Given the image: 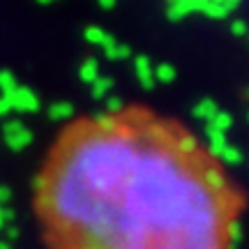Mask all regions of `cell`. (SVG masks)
<instances>
[{
    "label": "cell",
    "mask_w": 249,
    "mask_h": 249,
    "mask_svg": "<svg viewBox=\"0 0 249 249\" xmlns=\"http://www.w3.org/2000/svg\"><path fill=\"white\" fill-rule=\"evenodd\" d=\"M2 134H5V143L17 152L33 143V132L21 120H7L5 127H2Z\"/></svg>",
    "instance_id": "1"
},
{
    "label": "cell",
    "mask_w": 249,
    "mask_h": 249,
    "mask_svg": "<svg viewBox=\"0 0 249 249\" xmlns=\"http://www.w3.org/2000/svg\"><path fill=\"white\" fill-rule=\"evenodd\" d=\"M2 97L9 102V107L21 111V113H33V111L39 108V97L26 86H17L9 95H2Z\"/></svg>",
    "instance_id": "2"
},
{
    "label": "cell",
    "mask_w": 249,
    "mask_h": 249,
    "mask_svg": "<svg viewBox=\"0 0 249 249\" xmlns=\"http://www.w3.org/2000/svg\"><path fill=\"white\" fill-rule=\"evenodd\" d=\"M173 152H178L182 160H192L198 152V141L194 134L189 132H176L173 134Z\"/></svg>",
    "instance_id": "3"
},
{
    "label": "cell",
    "mask_w": 249,
    "mask_h": 249,
    "mask_svg": "<svg viewBox=\"0 0 249 249\" xmlns=\"http://www.w3.org/2000/svg\"><path fill=\"white\" fill-rule=\"evenodd\" d=\"M205 2H208V0H182V2L169 5V9H166V17H169L171 21H182L185 17L194 14V12L203 14Z\"/></svg>",
    "instance_id": "4"
},
{
    "label": "cell",
    "mask_w": 249,
    "mask_h": 249,
    "mask_svg": "<svg viewBox=\"0 0 249 249\" xmlns=\"http://www.w3.org/2000/svg\"><path fill=\"white\" fill-rule=\"evenodd\" d=\"M201 180L208 187V192H213L214 196H226V178H224V173L217 166H203Z\"/></svg>",
    "instance_id": "5"
},
{
    "label": "cell",
    "mask_w": 249,
    "mask_h": 249,
    "mask_svg": "<svg viewBox=\"0 0 249 249\" xmlns=\"http://www.w3.org/2000/svg\"><path fill=\"white\" fill-rule=\"evenodd\" d=\"M134 70H136V76H139V83H141L143 90H152L155 88V67L148 55H136L134 58Z\"/></svg>",
    "instance_id": "6"
},
{
    "label": "cell",
    "mask_w": 249,
    "mask_h": 249,
    "mask_svg": "<svg viewBox=\"0 0 249 249\" xmlns=\"http://www.w3.org/2000/svg\"><path fill=\"white\" fill-rule=\"evenodd\" d=\"M92 120H95V132L107 134V136H111V134H116L123 129V118H118V116L99 113V116H95Z\"/></svg>",
    "instance_id": "7"
},
{
    "label": "cell",
    "mask_w": 249,
    "mask_h": 249,
    "mask_svg": "<svg viewBox=\"0 0 249 249\" xmlns=\"http://www.w3.org/2000/svg\"><path fill=\"white\" fill-rule=\"evenodd\" d=\"M222 238H224V242L229 245V249L238 247V245L242 242V224L238 222L235 217H231V219H226V222H224Z\"/></svg>",
    "instance_id": "8"
},
{
    "label": "cell",
    "mask_w": 249,
    "mask_h": 249,
    "mask_svg": "<svg viewBox=\"0 0 249 249\" xmlns=\"http://www.w3.org/2000/svg\"><path fill=\"white\" fill-rule=\"evenodd\" d=\"M86 39H88L92 46H99V49H108V46L116 42L107 30H102L99 26H88L86 28Z\"/></svg>",
    "instance_id": "9"
},
{
    "label": "cell",
    "mask_w": 249,
    "mask_h": 249,
    "mask_svg": "<svg viewBox=\"0 0 249 249\" xmlns=\"http://www.w3.org/2000/svg\"><path fill=\"white\" fill-rule=\"evenodd\" d=\"M219 108H217V104H214V99H201V102H196L194 111H192V116L196 118V120H205V123H210L213 120V116L217 113Z\"/></svg>",
    "instance_id": "10"
},
{
    "label": "cell",
    "mask_w": 249,
    "mask_h": 249,
    "mask_svg": "<svg viewBox=\"0 0 249 249\" xmlns=\"http://www.w3.org/2000/svg\"><path fill=\"white\" fill-rule=\"evenodd\" d=\"M79 79L83 81V83H88V86H92V83L99 79V62L95 60V58L83 60V65L79 67Z\"/></svg>",
    "instance_id": "11"
},
{
    "label": "cell",
    "mask_w": 249,
    "mask_h": 249,
    "mask_svg": "<svg viewBox=\"0 0 249 249\" xmlns=\"http://www.w3.org/2000/svg\"><path fill=\"white\" fill-rule=\"evenodd\" d=\"M113 83H116V81L111 79V76H99V79L90 86L92 97L95 99H107L108 95H111V90H113Z\"/></svg>",
    "instance_id": "12"
},
{
    "label": "cell",
    "mask_w": 249,
    "mask_h": 249,
    "mask_svg": "<svg viewBox=\"0 0 249 249\" xmlns=\"http://www.w3.org/2000/svg\"><path fill=\"white\" fill-rule=\"evenodd\" d=\"M155 83H173L176 81V76H178V71H176V67L171 65V62H161V65H157L155 67Z\"/></svg>",
    "instance_id": "13"
},
{
    "label": "cell",
    "mask_w": 249,
    "mask_h": 249,
    "mask_svg": "<svg viewBox=\"0 0 249 249\" xmlns=\"http://www.w3.org/2000/svg\"><path fill=\"white\" fill-rule=\"evenodd\" d=\"M231 124H233L231 113H226V111H217V113L213 116V120L208 123V129H214V132L226 134L229 129H231Z\"/></svg>",
    "instance_id": "14"
},
{
    "label": "cell",
    "mask_w": 249,
    "mask_h": 249,
    "mask_svg": "<svg viewBox=\"0 0 249 249\" xmlns=\"http://www.w3.org/2000/svg\"><path fill=\"white\" fill-rule=\"evenodd\" d=\"M74 116V107L70 102H55L49 107V118L51 120H70Z\"/></svg>",
    "instance_id": "15"
},
{
    "label": "cell",
    "mask_w": 249,
    "mask_h": 249,
    "mask_svg": "<svg viewBox=\"0 0 249 249\" xmlns=\"http://www.w3.org/2000/svg\"><path fill=\"white\" fill-rule=\"evenodd\" d=\"M205 136H208V141H210V155L219 157L222 150L229 145V143H226V134L214 132V129H205Z\"/></svg>",
    "instance_id": "16"
},
{
    "label": "cell",
    "mask_w": 249,
    "mask_h": 249,
    "mask_svg": "<svg viewBox=\"0 0 249 249\" xmlns=\"http://www.w3.org/2000/svg\"><path fill=\"white\" fill-rule=\"evenodd\" d=\"M104 55H107L108 60H124V58H129V55H132V46L120 44V42H113L108 49H104Z\"/></svg>",
    "instance_id": "17"
},
{
    "label": "cell",
    "mask_w": 249,
    "mask_h": 249,
    "mask_svg": "<svg viewBox=\"0 0 249 249\" xmlns=\"http://www.w3.org/2000/svg\"><path fill=\"white\" fill-rule=\"evenodd\" d=\"M219 160L224 161V164H229V166H235V164H242V150L240 148H233V145H226L222 150V155H219Z\"/></svg>",
    "instance_id": "18"
},
{
    "label": "cell",
    "mask_w": 249,
    "mask_h": 249,
    "mask_svg": "<svg viewBox=\"0 0 249 249\" xmlns=\"http://www.w3.org/2000/svg\"><path fill=\"white\" fill-rule=\"evenodd\" d=\"M17 86L18 83H17V79H14V74H12V71H7V70L0 71V90H2V95H9Z\"/></svg>",
    "instance_id": "19"
},
{
    "label": "cell",
    "mask_w": 249,
    "mask_h": 249,
    "mask_svg": "<svg viewBox=\"0 0 249 249\" xmlns=\"http://www.w3.org/2000/svg\"><path fill=\"white\" fill-rule=\"evenodd\" d=\"M203 14L205 17H210V18H226L231 12H229V9H224L222 5H214V2L208 0V2H205V7H203Z\"/></svg>",
    "instance_id": "20"
},
{
    "label": "cell",
    "mask_w": 249,
    "mask_h": 249,
    "mask_svg": "<svg viewBox=\"0 0 249 249\" xmlns=\"http://www.w3.org/2000/svg\"><path fill=\"white\" fill-rule=\"evenodd\" d=\"M120 111H123V99L108 95V97H107V113H108V116H118Z\"/></svg>",
    "instance_id": "21"
},
{
    "label": "cell",
    "mask_w": 249,
    "mask_h": 249,
    "mask_svg": "<svg viewBox=\"0 0 249 249\" xmlns=\"http://www.w3.org/2000/svg\"><path fill=\"white\" fill-rule=\"evenodd\" d=\"M33 187H35L37 196H39V194H46V192H49V176H37L35 182H33Z\"/></svg>",
    "instance_id": "22"
},
{
    "label": "cell",
    "mask_w": 249,
    "mask_h": 249,
    "mask_svg": "<svg viewBox=\"0 0 249 249\" xmlns=\"http://www.w3.org/2000/svg\"><path fill=\"white\" fill-rule=\"evenodd\" d=\"M231 33L235 37H245L249 33V30H247V23H245L242 18H240V21H233V23H231Z\"/></svg>",
    "instance_id": "23"
},
{
    "label": "cell",
    "mask_w": 249,
    "mask_h": 249,
    "mask_svg": "<svg viewBox=\"0 0 249 249\" xmlns=\"http://www.w3.org/2000/svg\"><path fill=\"white\" fill-rule=\"evenodd\" d=\"M9 111H12V107H9V102L5 97H2V95H0V118L2 116H7Z\"/></svg>",
    "instance_id": "24"
},
{
    "label": "cell",
    "mask_w": 249,
    "mask_h": 249,
    "mask_svg": "<svg viewBox=\"0 0 249 249\" xmlns=\"http://www.w3.org/2000/svg\"><path fill=\"white\" fill-rule=\"evenodd\" d=\"M97 5L102 9H113L116 7V0H97Z\"/></svg>",
    "instance_id": "25"
},
{
    "label": "cell",
    "mask_w": 249,
    "mask_h": 249,
    "mask_svg": "<svg viewBox=\"0 0 249 249\" xmlns=\"http://www.w3.org/2000/svg\"><path fill=\"white\" fill-rule=\"evenodd\" d=\"M238 5H240V0H224V7L229 9V12H233Z\"/></svg>",
    "instance_id": "26"
},
{
    "label": "cell",
    "mask_w": 249,
    "mask_h": 249,
    "mask_svg": "<svg viewBox=\"0 0 249 249\" xmlns=\"http://www.w3.org/2000/svg\"><path fill=\"white\" fill-rule=\"evenodd\" d=\"M7 198H9V189L7 187H0V203H5Z\"/></svg>",
    "instance_id": "27"
},
{
    "label": "cell",
    "mask_w": 249,
    "mask_h": 249,
    "mask_svg": "<svg viewBox=\"0 0 249 249\" xmlns=\"http://www.w3.org/2000/svg\"><path fill=\"white\" fill-rule=\"evenodd\" d=\"M37 2H42V5H49V2H53V0H37Z\"/></svg>",
    "instance_id": "28"
},
{
    "label": "cell",
    "mask_w": 249,
    "mask_h": 249,
    "mask_svg": "<svg viewBox=\"0 0 249 249\" xmlns=\"http://www.w3.org/2000/svg\"><path fill=\"white\" fill-rule=\"evenodd\" d=\"M2 222H5V217H2V210H0V226H2Z\"/></svg>",
    "instance_id": "29"
},
{
    "label": "cell",
    "mask_w": 249,
    "mask_h": 249,
    "mask_svg": "<svg viewBox=\"0 0 249 249\" xmlns=\"http://www.w3.org/2000/svg\"><path fill=\"white\" fill-rule=\"evenodd\" d=\"M176 2H182V0H169V5H176Z\"/></svg>",
    "instance_id": "30"
},
{
    "label": "cell",
    "mask_w": 249,
    "mask_h": 249,
    "mask_svg": "<svg viewBox=\"0 0 249 249\" xmlns=\"http://www.w3.org/2000/svg\"><path fill=\"white\" fill-rule=\"evenodd\" d=\"M247 120H249V113H247Z\"/></svg>",
    "instance_id": "31"
},
{
    "label": "cell",
    "mask_w": 249,
    "mask_h": 249,
    "mask_svg": "<svg viewBox=\"0 0 249 249\" xmlns=\"http://www.w3.org/2000/svg\"><path fill=\"white\" fill-rule=\"evenodd\" d=\"M247 95H249V90H247Z\"/></svg>",
    "instance_id": "32"
}]
</instances>
